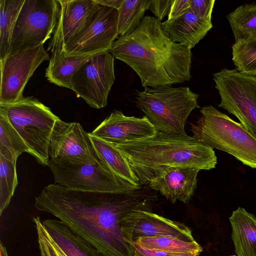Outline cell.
I'll list each match as a JSON object with an SVG mask.
<instances>
[{
    "mask_svg": "<svg viewBox=\"0 0 256 256\" xmlns=\"http://www.w3.org/2000/svg\"><path fill=\"white\" fill-rule=\"evenodd\" d=\"M118 10L99 6L80 34L64 50L66 56H85L110 49L118 32Z\"/></svg>",
    "mask_w": 256,
    "mask_h": 256,
    "instance_id": "8fae6325",
    "label": "cell"
},
{
    "mask_svg": "<svg viewBox=\"0 0 256 256\" xmlns=\"http://www.w3.org/2000/svg\"><path fill=\"white\" fill-rule=\"evenodd\" d=\"M41 256H66L44 226L39 216L33 218Z\"/></svg>",
    "mask_w": 256,
    "mask_h": 256,
    "instance_id": "f546056e",
    "label": "cell"
},
{
    "mask_svg": "<svg viewBox=\"0 0 256 256\" xmlns=\"http://www.w3.org/2000/svg\"><path fill=\"white\" fill-rule=\"evenodd\" d=\"M136 242L148 248L164 251L199 254L202 251V247L195 240L187 242L170 236L140 238Z\"/></svg>",
    "mask_w": 256,
    "mask_h": 256,
    "instance_id": "4316f807",
    "label": "cell"
},
{
    "mask_svg": "<svg viewBox=\"0 0 256 256\" xmlns=\"http://www.w3.org/2000/svg\"><path fill=\"white\" fill-rule=\"evenodd\" d=\"M114 58L108 51L93 55L76 71L71 90L90 107H105L115 80Z\"/></svg>",
    "mask_w": 256,
    "mask_h": 256,
    "instance_id": "30bf717a",
    "label": "cell"
},
{
    "mask_svg": "<svg viewBox=\"0 0 256 256\" xmlns=\"http://www.w3.org/2000/svg\"><path fill=\"white\" fill-rule=\"evenodd\" d=\"M50 58L44 44L8 54L0 61V103L22 99L26 84L37 68Z\"/></svg>",
    "mask_w": 256,
    "mask_h": 256,
    "instance_id": "7c38bea8",
    "label": "cell"
},
{
    "mask_svg": "<svg viewBox=\"0 0 256 256\" xmlns=\"http://www.w3.org/2000/svg\"><path fill=\"white\" fill-rule=\"evenodd\" d=\"M0 256H8L7 250L5 246L2 244V242H0Z\"/></svg>",
    "mask_w": 256,
    "mask_h": 256,
    "instance_id": "d590c367",
    "label": "cell"
},
{
    "mask_svg": "<svg viewBox=\"0 0 256 256\" xmlns=\"http://www.w3.org/2000/svg\"><path fill=\"white\" fill-rule=\"evenodd\" d=\"M134 254L138 256H198L197 252H178L148 248L137 242L132 244Z\"/></svg>",
    "mask_w": 256,
    "mask_h": 256,
    "instance_id": "1f68e13d",
    "label": "cell"
},
{
    "mask_svg": "<svg viewBox=\"0 0 256 256\" xmlns=\"http://www.w3.org/2000/svg\"><path fill=\"white\" fill-rule=\"evenodd\" d=\"M226 17L235 42L256 38V4L240 6Z\"/></svg>",
    "mask_w": 256,
    "mask_h": 256,
    "instance_id": "603a6c76",
    "label": "cell"
},
{
    "mask_svg": "<svg viewBox=\"0 0 256 256\" xmlns=\"http://www.w3.org/2000/svg\"><path fill=\"white\" fill-rule=\"evenodd\" d=\"M156 131L147 118L128 116L114 110L92 132L94 136L113 144L148 138Z\"/></svg>",
    "mask_w": 256,
    "mask_h": 256,
    "instance_id": "2e32d148",
    "label": "cell"
},
{
    "mask_svg": "<svg viewBox=\"0 0 256 256\" xmlns=\"http://www.w3.org/2000/svg\"><path fill=\"white\" fill-rule=\"evenodd\" d=\"M89 136L97 155L115 175L136 186H141L128 161L112 144Z\"/></svg>",
    "mask_w": 256,
    "mask_h": 256,
    "instance_id": "7402d4cb",
    "label": "cell"
},
{
    "mask_svg": "<svg viewBox=\"0 0 256 256\" xmlns=\"http://www.w3.org/2000/svg\"><path fill=\"white\" fill-rule=\"evenodd\" d=\"M174 0H152L149 8L160 22L168 14Z\"/></svg>",
    "mask_w": 256,
    "mask_h": 256,
    "instance_id": "d6a6232c",
    "label": "cell"
},
{
    "mask_svg": "<svg viewBox=\"0 0 256 256\" xmlns=\"http://www.w3.org/2000/svg\"><path fill=\"white\" fill-rule=\"evenodd\" d=\"M59 10L58 0H25L14 26L8 55L44 44L54 33Z\"/></svg>",
    "mask_w": 256,
    "mask_h": 256,
    "instance_id": "ba28073f",
    "label": "cell"
},
{
    "mask_svg": "<svg viewBox=\"0 0 256 256\" xmlns=\"http://www.w3.org/2000/svg\"><path fill=\"white\" fill-rule=\"evenodd\" d=\"M4 114L27 145L38 163L47 166L48 144L56 121L60 118L33 96L0 103Z\"/></svg>",
    "mask_w": 256,
    "mask_h": 256,
    "instance_id": "8992f818",
    "label": "cell"
},
{
    "mask_svg": "<svg viewBox=\"0 0 256 256\" xmlns=\"http://www.w3.org/2000/svg\"><path fill=\"white\" fill-rule=\"evenodd\" d=\"M59 14L47 50H63L83 30L99 4L95 0H58Z\"/></svg>",
    "mask_w": 256,
    "mask_h": 256,
    "instance_id": "9a60e30c",
    "label": "cell"
},
{
    "mask_svg": "<svg viewBox=\"0 0 256 256\" xmlns=\"http://www.w3.org/2000/svg\"><path fill=\"white\" fill-rule=\"evenodd\" d=\"M45 229L66 256H104L59 220L42 221Z\"/></svg>",
    "mask_w": 256,
    "mask_h": 256,
    "instance_id": "d6986e66",
    "label": "cell"
},
{
    "mask_svg": "<svg viewBox=\"0 0 256 256\" xmlns=\"http://www.w3.org/2000/svg\"><path fill=\"white\" fill-rule=\"evenodd\" d=\"M122 232L126 242L132 246L143 237L170 236L184 241H194L192 230L184 224L144 210H136L128 214L122 220Z\"/></svg>",
    "mask_w": 256,
    "mask_h": 256,
    "instance_id": "5bb4252c",
    "label": "cell"
},
{
    "mask_svg": "<svg viewBox=\"0 0 256 256\" xmlns=\"http://www.w3.org/2000/svg\"><path fill=\"white\" fill-rule=\"evenodd\" d=\"M189 8V0H174L168 14V20L174 19L182 16Z\"/></svg>",
    "mask_w": 256,
    "mask_h": 256,
    "instance_id": "836d02e7",
    "label": "cell"
},
{
    "mask_svg": "<svg viewBox=\"0 0 256 256\" xmlns=\"http://www.w3.org/2000/svg\"><path fill=\"white\" fill-rule=\"evenodd\" d=\"M113 145L128 161L140 185L148 184L172 167L210 170L217 164L213 148L187 134L156 132L148 138Z\"/></svg>",
    "mask_w": 256,
    "mask_h": 256,
    "instance_id": "3957f363",
    "label": "cell"
},
{
    "mask_svg": "<svg viewBox=\"0 0 256 256\" xmlns=\"http://www.w3.org/2000/svg\"><path fill=\"white\" fill-rule=\"evenodd\" d=\"M232 60L239 72L256 76V38L234 42Z\"/></svg>",
    "mask_w": 256,
    "mask_h": 256,
    "instance_id": "f1b7e54d",
    "label": "cell"
},
{
    "mask_svg": "<svg viewBox=\"0 0 256 256\" xmlns=\"http://www.w3.org/2000/svg\"><path fill=\"white\" fill-rule=\"evenodd\" d=\"M164 30L173 42L191 50L212 28V22L200 18L190 9L182 16L162 22Z\"/></svg>",
    "mask_w": 256,
    "mask_h": 256,
    "instance_id": "ac0fdd59",
    "label": "cell"
},
{
    "mask_svg": "<svg viewBox=\"0 0 256 256\" xmlns=\"http://www.w3.org/2000/svg\"><path fill=\"white\" fill-rule=\"evenodd\" d=\"M150 2V0H124L118 10V37L131 33L138 27Z\"/></svg>",
    "mask_w": 256,
    "mask_h": 256,
    "instance_id": "d4e9b609",
    "label": "cell"
},
{
    "mask_svg": "<svg viewBox=\"0 0 256 256\" xmlns=\"http://www.w3.org/2000/svg\"><path fill=\"white\" fill-rule=\"evenodd\" d=\"M24 152L30 154L26 142L6 117L0 112V155L14 161Z\"/></svg>",
    "mask_w": 256,
    "mask_h": 256,
    "instance_id": "484cf974",
    "label": "cell"
},
{
    "mask_svg": "<svg viewBox=\"0 0 256 256\" xmlns=\"http://www.w3.org/2000/svg\"></svg>",
    "mask_w": 256,
    "mask_h": 256,
    "instance_id": "74e56055",
    "label": "cell"
},
{
    "mask_svg": "<svg viewBox=\"0 0 256 256\" xmlns=\"http://www.w3.org/2000/svg\"><path fill=\"white\" fill-rule=\"evenodd\" d=\"M201 117L190 124L192 137L212 148L226 152L244 164L256 168V138L240 123L212 106L200 110Z\"/></svg>",
    "mask_w": 256,
    "mask_h": 256,
    "instance_id": "277c9868",
    "label": "cell"
},
{
    "mask_svg": "<svg viewBox=\"0 0 256 256\" xmlns=\"http://www.w3.org/2000/svg\"><path fill=\"white\" fill-rule=\"evenodd\" d=\"M134 256H136V254H134Z\"/></svg>",
    "mask_w": 256,
    "mask_h": 256,
    "instance_id": "8d00e7d4",
    "label": "cell"
},
{
    "mask_svg": "<svg viewBox=\"0 0 256 256\" xmlns=\"http://www.w3.org/2000/svg\"><path fill=\"white\" fill-rule=\"evenodd\" d=\"M200 170L191 167L174 166L151 180L148 186L159 191L172 203L178 200L188 203L196 188Z\"/></svg>",
    "mask_w": 256,
    "mask_h": 256,
    "instance_id": "e0dca14e",
    "label": "cell"
},
{
    "mask_svg": "<svg viewBox=\"0 0 256 256\" xmlns=\"http://www.w3.org/2000/svg\"><path fill=\"white\" fill-rule=\"evenodd\" d=\"M214 0H189L190 9L196 16L212 22V14Z\"/></svg>",
    "mask_w": 256,
    "mask_h": 256,
    "instance_id": "4dcf8cb0",
    "label": "cell"
},
{
    "mask_svg": "<svg viewBox=\"0 0 256 256\" xmlns=\"http://www.w3.org/2000/svg\"><path fill=\"white\" fill-rule=\"evenodd\" d=\"M232 239L238 256H256V217L238 208L230 216Z\"/></svg>",
    "mask_w": 256,
    "mask_h": 256,
    "instance_id": "ffe728a7",
    "label": "cell"
},
{
    "mask_svg": "<svg viewBox=\"0 0 256 256\" xmlns=\"http://www.w3.org/2000/svg\"><path fill=\"white\" fill-rule=\"evenodd\" d=\"M95 1L100 5L118 10L124 0H95Z\"/></svg>",
    "mask_w": 256,
    "mask_h": 256,
    "instance_id": "e575fe53",
    "label": "cell"
},
{
    "mask_svg": "<svg viewBox=\"0 0 256 256\" xmlns=\"http://www.w3.org/2000/svg\"><path fill=\"white\" fill-rule=\"evenodd\" d=\"M48 153L50 158L85 164L102 160L94 148L88 133L78 122H67L58 119L54 126Z\"/></svg>",
    "mask_w": 256,
    "mask_h": 256,
    "instance_id": "4fadbf2b",
    "label": "cell"
},
{
    "mask_svg": "<svg viewBox=\"0 0 256 256\" xmlns=\"http://www.w3.org/2000/svg\"><path fill=\"white\" fill-rule=\"evenodd\" d=\"M54 183L70 188L103 192H127L138 189L115 175L102 160L85 164L50 158Z\"/></svg>",
    "mask_w": 256,
    "mask_h": 256,
    "instance_id": "52a82bcc",
    "label": "cell"
},
{
    "mask_svg": "<svg viewBox=\"0 0 256 256\" xmlns=\"http://www.w3.org/2000/svg\"><path fill=\"white\" fill-rule=\"evenodd\" d=\"M16 160L0 155V214L8 206L18 185Z\"/></svg>",
    "mask_w": 256,
    "mask_h": 256,
    "instance_id": "83f0119b",
    "label": "cell"
},
{
    "mask_svg": "<svg viewBox=\"0 0 256 256\" xmlns=\"http://www.w3.org/2000/svg\"><path fill=\"white\" fill-rule=\"evenodd\" d=\"M220 102L218 105L234 115L256 138V76L224 68L213 74Z\"/></svg>",
    "mask_w": 256,
    "mask_h": 256,
    "instance_id": "9c48e42d",
    "label": "cell"
},
{
    "mask_svg": "<svg viewBox=\"0 0 256 256\" xmlns=\"http://www.w3.org/2000/svg\"><path fill=\"white\" fill-rule=\"evenodd\" d=\"M25 0H0V61L8 55L14 26Z\"/></svg>",
    "mask_w": 256,
    "mask_h": 256,
    "instance_id": "cb8c5ba5",
    "label": "cell"
},
{
    "mask_svg": "<svg viewBox=\"0 0 256 256\" xmlns=\"http://www.w3.org/2000/svg\"><path fill=\"white\" fill-rule=\"evenodd\" d=\"M154 200L142 187L114 193L80 190L54 183L42 190L34 206L56 217L104 256H134L132 246L124 238L122 220L134 210L151 211Z\"/></svg>",
    "mask_w": 256,
    "mask_h": 256,
    "instance_id": "6da1fadb",
    "label": "cell"
},
{
    "mask_svg": "<svg viewBox=\"0 0 256 256\" xmlns=\"http://www.w3.org/2000/svg\"><path fill=\"white\" fill-rule=\"evenodd\" d=\"M198 96L186 86L146 87L138 92L136 103L156 132L186 135L188 116L200 108Z\"/></svg>",
    "mask_w": 256,
    "mask_h": 256,
    "instance_id": "5b68a950",
    "label": "cell"
},
{
    "mask_svg": "<svg viewBox=\"0 0 256 256\" xmlns=\"http://www.w3.org/2000/svg\"><path fill=\"white\" fill-rule=\"evenodd\" d=\"M109 52L132 68L143 87L190 81L191 50L173 42L156 18L146 16L132 32L115 40Z\"/></svg>",
    "mask_w": 256,
    "mask_h": 256,
    "instance_id": "7a4b0ae2",
    "label": "cell"
},
{
    "mask_svg": "<svg viewBox=\"0 0 256 256\" xmlns=\"http://www.w3.org/2000/svg\"><path fill=\"white\" fill-rule=\"evenodd\" d=\"M51 52L46 77L51 83L71 89V80L76 71L93 55L85 56H66L63 50L56 48Z\"/></svg>",
    "mask_w": 256,
    "mask_h": 256,
    "instance_id": "44dd1931",
    "label": "cell"
}]
</instances>
